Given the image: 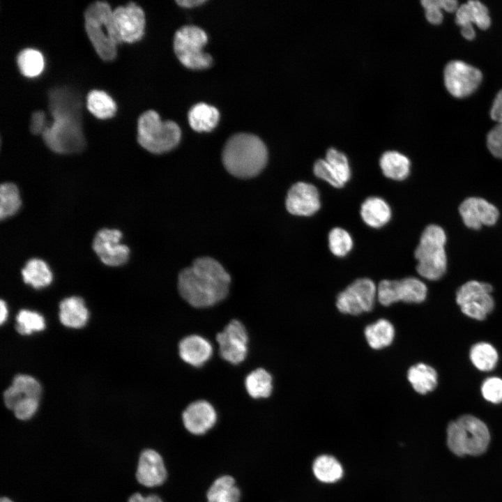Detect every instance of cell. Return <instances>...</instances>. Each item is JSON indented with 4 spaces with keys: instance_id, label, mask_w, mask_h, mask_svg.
<instances>
[{
    "instance_id": "1",
    "label": "cell",
    "mask_w": 502,
    "mask_h": 502,
    "mask_svg": "<svg viewBox=\"0 0 502 502\" xmlns=\"http://www.w3.org/2000/svg\"><path fill=\"white\" fill-rule=\"evenodd\" d=\"M48 102L52 121L42 134L45 144L60 154L82 151L86 142L80 96L68 87H55L48 93Z\"/></svg>"
},
{
    "instance_id": "2",
    "label": "cell",
    "mask_w": 502,
    "mask_h": 502,
    "mask_svg": "<svg viewBox=\"0 0 502 502\" xmlns=\"http://www.w3.org/2000/svg\"><path fill=\"white\" fill-rule=\"evenodd\" d=\"M231 277L213 258H197L183 269L178 277L181 297L191 306L205 308L224 300L229 293Z\"/></svg>"
},
{
    "instance_id": "3",
    "label": "cell",
    "mask_w": 502,
    "mask_h": 502,
    "mask_svg": "<svg viewBox=\"0 0 502 502\" xmlns=\"http://www.w3.org/2000/svg\"><path fill=\"white\" fill-rule=\"evenodd\" d=\"M267 160L268 151L264 143L252 134L234 135L227 141L222 151L225 167L238 178L257 175L265 167Z\"/></svg>"
},
{
    "instance_id": "4",
    "label": "cell",
    "mask_w": 502,
    "mask_h": 502,
    "mask_svg": "<svg viewBox=\"0 0 502 502\" xmlns=\"http://www.w3.org/2000/svg\"><path fill=\"white\" fill-rule=\"evenodd\" d=\"M84 26L98 55L106 61L114 60L117 55V46L122 41L110 6L100 1L90 4L84 12Z\"/></svg>"
},
{
    "instance_id": "5",
    "label": "cell",
    "mask_w": 502,
    "mask_h": 502,
    "mask_svg": "<svg viewBox=\"0 0 502 502\" xmlns=\"http://www.w3.org/2000/svg\"><path fill=\"white\" fill-rule=\"evenodd\" d=\"M446 434L449 450L459 457L480 455L487 450L490 442L487 425L470 414L462 415L449 423Z\"/></svg>"
},
{
    "instance_id": "6",
    "label": "cell",
    "mask_w": 502,
    "mask_h": 502,
    "mask_svg": "<svg viewBox=\"0 0 502 502\" xmlns=\"http://www.w3.org/2000/svg\"><path fill=\"white\" fill-rule=\"evenodd\" d=\"M446 243V233L440 226L430 225L424 229L414 252L420 276L429 280L443 276L447 268Z\"/></svg>"
},
{
    "instance_id": "7",
    "label": "cell",
    "mask_w": 502,
    "mask_h": 502,
    "mask_svg": "<svg viewBox=\"0 0 502 502\" xmlns=\"http://www.w3.org/2000/svg\"><path fill=\"white\" fill-rule=\"evenodd\" d=\"M181 131L172 121H162L154 110L144 112L137 123V141L148 151L160 154L176 147L180 142Z\"/></svg>"
},
{
    "instance_id": "8",
    "label": "cell",
    "mask_w": 502,
    "mask_h": 502,
    "mask_svg": "<svg viewBox=\"0 0 502 502\" xmlns=\"http://www.w3.org/2000/svg\"><path fill=\"white\" fill-rule=\"evenodd\" d=\"M208 40L207 34L200 27L185 25L179 28L174 38V49L181 63L191 69H204L213 61L211 56L203 47Z\"/></svg>"
},
{
    "instance_id": "9",
    "label": "cell",
    "mask_w": 502,
    "mask_h": 502,
    "mask_svg": "<svg viewBox=\"0 0 502 502\" xmlns=\"http://www.w3.org/2000/svg\"><path fill=\"white\" fill-rule=\"evenodd\" d=\"M492 291L491 284L470 280L457 289L456 303L465 315L482 321L485 319L494 308Z\"/></svg>"
},
{
    "instance_id": "10",
    "label": "cell",
    "mask_w": 502,
    "mask_h": 502,
    "mask_svg": "<svg viewBox=\"0 0 502 502\" xmlns=\"http://www.w3.org/2000/svg\"><path fill=\"white\" fill-rule=\"evenodd\" d=\"M427 293L425 283L413 277L400 280H383L377 288L378 299L385 306L399 301L419 303L425 300Z\"/></svg>"
},
{
    "instance_id": "11",
    "label": "cell",
    "mask_w": 502,
    "mask_h": 502,
    "mask_svg": "<svg viewBox=\"0 0 502 502\" xmlns=\"http://www.w3.org/2000/svg\"><path fill=\"white\" fill-rule=\"evenodd\" d=\"M377 294L376 287L369 278H360L340 292L336 301L340 312L358 315L372 310Z\"/></svg>"
},
{
    "instance_id": "12",
    "label": "cell",
    "mask_w": 502,
    "mask_h": 502,
    "mask_svg": "<svg viewBox=\"0 0 502 502\" xmlns=\"http://www.w3.org/2000/svg\"><path fill=\"white\" fill-rule=\"evenodd\" d=\"M219 354L225 361L238 365L248 352V333L244 324L238 319L231 320L215 337Z\"/></svg>"
},
{
    "instance_id": "13",
    "label": "cell",
    "mask_w": 502,
    "mask_h": 502,
    "mask_svg": "<svg viewBox=\"0 0 502 502\" xmlns=\"http://www.w3.org/2000/svg\"><path fill=\"white\" fill-rule=\"evenodd\" d=\"M482 79L481 72L463 61L449 62L444 70V82L448 91L457 98L471 94Z\"/></svg>"
},
{
    "instance_id": "14",
    "label": "cell",
    "mask_w": 502,
    "mask_h": 502,
    "mask_svg": "<svg viewBox=\"0 0 502 502\" xmlns=\"http://www.w3.org/2000/svg\"><path fill=\"white\" fill-rule=\"evenodd\" d=\"M122 233L116 229H102L97 232L93 248L101 261L109 266H119L129 258L128 247L121 243Z\"/></svg>"
},
{
    "instance_id": "15",
    "label": "cell",
    "mask_w": 502,
    "mask_h": 502,
    "mask_svg": "<svg viewBox=\"0 0 502 502\" xmlns=\"http://www.w3.org/2000/svg\"><path fill=\"white\" fill-rule=\"evenodd\" d=\"M113 18L122 43H132L142 38L145 15L139 6L132 2L119 6L113 10Z\"/></svg>"
},
{
    "instance_id": "16",
    "label": "cell",
    "mask_w": 502,
    "mask_h": 502,
    "mask_svg": "<svg viewBox=\"0 0 502 502\" xmlns=\"http://www.w3.org/2000/svg\"><path fill=\"white\" fill-rule=\"evenodd\" d=\"M459 212L464 225L473 229L494 225L499 217V211L494 205L476 197L464 199L459 205Z\"/></svg>"
},
{
    "instance_id": "17",
    "label": "cell",
    "mask_w": 502,
    "mask_h": 502,
    "mask_svg": "<svg viewBox=\"0 0 502 502\" xmlns=\"http://www.w3.org/2000/svg\"><path fill=\"white\" fill-rule=\"evenodd\" d=\"M288 212L298 216H310L321 206L319 193L312 184L305 182L294 183L289 190L286 198Z\"/></svg>"
},
{
    "instance_id": "18",
    "label": "cell",
    "mask_w": 502,
    "mask_h": 502,
    "mask_svg": "<svg viewBox=\"0 0 502 502\" xmlns=\"http://www.w3.org/2000/svg\"><path fill=\"white\" fill-rule=\"evenodd\" d=\"M185 429L194 435H203L212 429L218 419L217 412L209 402L199 400L188 404L181 415Z\"/></svg>"
},
{
    "instance_id": "19",
    "label": "cell",
    "mask_w": 502,
    "mask_h": 502,
    "mask_svg": "<svg viewBox=\"0 0 502 502\" xmlns=\"http://www.w3.org/2000/svg\"><path fill=\"white\" fill-rule=\"evenodd\" d=\"M136 477L138 482L149 487L162 485L167 471L162 456L153 449L143 450L139 456Z\"/></svg>"
},
{
    "instance_id": "20",
    "label": "cell",
    "mask_w": 502,
    "mask_h": 502,
    "mask_svg": "<svg viewBox=\"0 0 502 502\" xmlns=\"http://www.w3.org/2000/svg\"><path fill=\"white\" fill-rule=\"evenodd\" d=\"M178 354L185 363L199 367L212 357L213 349L211 343L199 335H189L178 342Z\"/></svg>"
},
{
    "instance_id": "21",
    "label": "cell",
    "mask_w": 502,
    "mask_h": 502,
    "mask_svg": "<svg viewBox=\"0 0 502 502\" xmlns=\"http://www.w3.org/2000/svg\"><path fill=\"white\" fill-rule=\"evenodd\" d=\"M59 319L66 326L73 328L83 327L89 319V312L84 300L77 296L63 299L59 305Z\"/></svg>"
},
{
    "instance_id": "22",
    "label": "cell",
    "mask_w": 502,
    "mask_h": 502,
    "mask_svg": "<svg viewBox=\"0 0 502 502\" xmlns=\"http://www.w3.org/2000/svg\"><path fill=\"white\" fill-rule=\"evenodd\" d=\"M360 215L368 226L379 228L390 220L391 210L389 205L383 199L378 197H370L362 204Z\"/></svg>"
},
{
    "instance_id": "23",
    "label": "cell",
    "mask_w": 502,
    "mask_h": 502,
    "mask_svg": "<svg viewBox=\"0 0 502 502\" xmlns=\"http://www.w3.org/2000/svg\"><path fill=\"white\" fill-rule=\"evenodd\" d=\"M455 21L462 27L474 22L482 29L489 28L491 22L487 7L478 1H469L459 7Z\"/></svg>"
},
{
    "instance_id": "24",
    "label": "cell",
    "mask_w": 502,
    "mask_h": 502,
    "mask_svg": "<svg viewBox=\"0 0 502 502\" xmlns=\"http://www.w3.org/2000/svg\"><path fill=\"white\" fill-rule=\"evenodd\" d=\"M220 113L217 108L204 102L193 105L188 112L191 128L197 132H208L218 124Z\"/></svg>"
},
{
    "instance_id": "25",
    "label": "cell",
    "mask_w": 502,
    "mask_h": 502,
    "mask_svg": "<svg viewBox=\"0 0 502 502\" xmlns=\"http://www.w3.org/2000/svg\"><path fill=\"white\" fill-rule=\"evenodd\" d=\"M241 491L234 478L224 475L215 479L206 493L207 502H239Z\"/></svg>"
},
{
    "instance_id": "26",
    "label": "cell",
    "mask_w": 502,
    "mask_h": 502,
    "mask_svg": "<svg viewBox=\"0 0 502 502\" xmlns=\"http://www.w3.org/2000/svg\"><path fill=\"white\" fill-rule=\"evenodd\" d=\"M379 164L383 175L393 180L402 181L407 178L410 172V160L397 151L385 152L381 157Z\"/></svg>"
},
{
    "instance_id": "27",
    "label": "cell",
    "mask_w": 502,
    "mask_h": 502,
    "mask_svg": "<svg viewBox=\"0 0 502 502\" xmlns=\"http://www.w3.org/2000/svg\"><path fill=\"white\" fill-rule=\"evenodd\" d=\"M407 378L413 389L421 395L432 391L437 386L436 371L425 363H418L411 367Z\"/></svg>"
},
{
    "instance_id": "28",
    "label": "cell",
    "mask_w": 502,
    "mask_h": 502,
    "mask_svg": "<svg viewBox=\"0 0 502 502\" xmlns=\"http://www.w3.org/2000/svg\"><path fill=\"white\" fill-rule=\"evenodd\" d=\"M24 282L35 289H41L50 284L52 273L47 264L38 258L29 259L22 269Z\"/></svg>"
},
{
    "instance_id": "29",
    "label": "cell",
    "mask_w": 502,
    "mask_h": 502,
    "mask_svg": "<svg viewBox=\"0 0 502 502\" xmlns=\"http://www.w3.org/2000/svg\"><path fill=\"white\" fill-rule=\"evenodd\" d=\"M244 385L252 398H268L273 391V377L267 370L259 367L245 376Z\"/></svg>"
},
{
    "instance_id": "30",
    "label": "cell",
    "mask_w": 502,
    "mask_h": 502,
    "mask_svg": "<svg viewBox=\"0 0 502 502\" xmlns=\"http://www.w3.org/2000/svg\"><path fill=\"white\" fill-rule=\"evenodd\" d=\"M394 335L393 326L384 319L367 326L365 329L366 340L369 345L374 349H380L390 345Z\"/></svg>"
},
{
    "instance_id": "31",
    "label": "cell",
    "mask_w": 502,
    "mask_h": 502,
    "mask_svg": "<svg viewBox=\"0 0 502 502\" xmlns=\"http://www.w3.org/2000/svg\"><path fill=\"white\" fill-rule=\"evenodd\" d=\"M86 107L96 118L107 119L114 116L116 105L106 92L100 90L91 91L86 97Z\"/></svg>"
},
{
    "instance_id": "32",
    "label": "cell",
    "mask_w": 502,
    "mask_h": 502,
    "mask_svg": "<svg viewBox=\"0 0 502 502\" xmlns=\"http://www.w3.org/2000/svg\"><path fill=\"white\" fill-rule=\"evenodd\" d=\"M315 477L321 482L333 483L343 475L340 463L333 456L322 455L316 458L312 466Z\"/></svg>"
},
{
    "instance_id": "33",
    "label": "cell",
    "mask_w": 502,
    "mask_h": 502,
    "mask_svg": "<svg viewBox=\"0 0 502 502\" xmlns=\"http://www.w3.org/2000/svg\"><path fill=\"white\" fill-rule=\"evenodd\" d=\"M469 357L471 363L478 370L487 372L495 367L499 355L496 349L492 344L480 342L472 346Z\"/></svg>"
},
{
    "instance_id": "34",
    "label": "cell",
    "mask_w": 502,
    "mask_h": 502,
    "mask_svg": "<svg viewBox=\"0 0 502 502\" xmlns=\"http://www.w3.org/2000/svg\"><path fill=\"white\" fill-rule=\"evenodd\" d=\"M17 63L20 73L26 77L40 75L44 70L45 60L43 54L35 49L27 48L17 55Z\"/></svg>"
},
{
    "instance_id": "35",
    "label": "cell",
    "mask_w": 502,
    "mask_h": 502,
    "mask_svg": "<svg viewBox=\"0 0 502 502\" xmlns=\"http://www.w3.org/2000/svg\"><path fill=\"white\" fill-rule=\"evenodd\" d=\"M22 205L19 190L13 183H4L0 188V218L1 220L16 214Z\"/></svg>"
},
{
    "instance_id": "36",
    "label": "cell",
    "mask_w": 502,
    "mask_h": 502,
    "mask_svg": "<svg viewBox=\"0 0 502 502\" xmlns=\"http://www.w3.org/2000/svg\"><path fill=\"white\" fill-rule=\"evenodd\" d=\"M16 330L22 335H29L34 331H40L45 328L43 317L37 312L22 310L16 317Z\"/></svg>"
},
{
    "instance_id": "37",
    "label": "cell",
    "mask_w": 502,
    "mask_h": 502,
    "mask_svg": "<svg viewBox=\"0 0 502 502\" xmlns=\"http://www.w3.org/2000/svg\"><path fill=\"white\" fill-rule=\"evenodd\" d=\"M328 244L331 252L337 257H344L351 250L353 241L344 229L335 227L328 234Z\"/></svg>"
},
{
    "instance_id": "38",
    "label": "cell",
    "mask_w": 502,
    "mask_h": 502,
    "mask_svg": "<svg viewBox=\"0 0 502 502\" xmlns=\"http://www.w3.org/2000/svg\"><path fill=\"white\" fill-rule=\"evenodd\" d=\"M326 160L331 167L339 180L344 184L351 177V170L346 155L335 149H329Z\"/></svg>"
},
{
    "instance_id": "39",
    "label": "cell",
    "mask_w": 502,
    "mask_h": 502,
    "mask_svg": "<svg viewBox=\"0 0 502 502\" xmlns=\"http://www.w3.org/2000/svg\"><path fill=\"white\" fill-rule=\"evenodd\" d=\"M21 393L27 397H33L39 399L41 394V386L38 381L33 377L26 375H17L13 381V384Z\"/></svg>"
},
{
    "instance_id": "40",
    "label": "cell",
    "mask_w": 502,
    "mask_h": 502,
    "mask_svg": "<svg viewBox=\"0 0 502 502\" xmlns=\"http://www.w3.org/2000/svg\"><path fill=\"white\" fill-rule=\"evenodd\" d=\"M482 397L493 404L502 402V379L496 376L487 378L481 386Z\"/></svg>"
},
{
    "instance_id": "41",
    "label": "cell",
    "mask_w": 502,
    "mask_h": 502,
    "mask_svg": "<svg viewBox=\"0 0 502 502\" xmlns=\"http://www.w3.org/2000/svg\"><path fill=\"white\" fill-rule=\"evenodd\" d=\"M313 171L317 177L321 178L335 188L344 186L326 160L319 159L314 164Z\"/></svg>"
},
{
    "instance_id": "42",
    "label": "cell",
    "mask_w": 502,
    "mask_h": 502,
    "mask_svg": "<svg viewBox=\"0 0 502 502\" xmlns=\"http://www.w3.org/2000/svg\"><path fill=\"white\" fill-rule=\"evenodd\" d=\"M39 399L33 397L23 398L14 408L15 416L20 420H27L36 413Z\"/></svg>"
},
{
    "instance_id": "43",
    "label": "cell",
    "mask_w": 502,
    "mask_h": 502,
    "mask_svg": "<svg viewBox=\"0 0 502 502\" xmlns=\"http://www.w3.org/2000/svg\"><path fill=\"white\" fill-rule=\"evenodd\" d=\"M487 145L494 157L502 160V123L495 126L488 133Z\"/></svg>"
},
{
    "instance_id": "44",
    "label": "cell",
    "mask_w": 502,
    "mask_h": 502,
    "mask_svg": "<svg viewBox=\"0 0 502 502\" xmlns=\"http://www.w3.org/2000/svg\"><path fill=\"white\" fill-rule=\"evenodd\" d=\"M421 3L426 9L427 20L434 24H440L443 20L440 10L443 8V0H423Z\"/></svg>"
},
{
    "instance_id": "45",
    "label": "cell",
    "mask_w": 502,
    "mask_h": 502,
    "mask_svg": "<svg viewBox=\"0 0 502 502\" xmlns=\"http://www.w3.org/2000/svg\"><path fill=\"white\" fill-rule=\"evenodd\" d=\"M47 126L45 114L43 111L34 112L31 118L30 130L33 134H43Z\"/></svg>"
},
{
    "instance_id": "46",
    "label": "cell",
    "mask_w": 502,
    "mask_h": 502,
    "mask_svg": "<svg viewBox=\"0 0 502 502\" xmlns=\"http://www.w3.org/2000/svg\"><path fill=\"white\" fill-rule=\"evenodd\" d=\"M24 397L20 390L15 387L11 386L7 388L3 393V401L6 406L13 410L16 405Z\"/></svg>"
},
{
    "instance_id": "47",
    "label": "cell",
    "mask_w": 502,
    "mask_h": 502,
    "mask_svg": "<svg viewBox=\"0 0 502 502\" xmlns=\"http://www.w3.org/2000/svg\"><path fill=\"white\" fill-rule=\"evenodd\" d=\"M490 114L492 119L502 123V90L496 95Z\"/></svg>"
},
{
    "instance_id": "48",
    "label": "cell",
    "mask_w": 502,
    "mask_h": 502,
    "mask_svg": "<svg viewBox=\"0 0 502 502\" xmlns=\"http://www.w3.org/2000/svg\"><path fill=\"white\" fill-rule=\"evenodd\" d=\"M461 33L462 36L468 40H472L475 37V31L472 25L462 27Z\"/></svg>"
},
{
    "instance_id": "49",
    "label": "cell",
    "mask_w": 502,
    "mask_h": 502,
    "mask_svg": "<svg viewBox=\"0 0 502 502\" xmlns=\"http://www.w3.org/2000/svg\"><path fill=\"white\" fill-rule=\"evenodd\" d=\"M176 2L179 6L190 8V7L199 6V5L204 3L205 1L204 0H182V1H176Z\"/></svg>"
},
{
    "instance_id": "50",
    "label": "cell",
    "mask_w": 502,
    "mask_h": 502,
    "mask_svg": "<svg viewBox=\"0 0 502 502\" xmlns=\"http://www.w3.org/2000/svg\"><path fill=\"white\" fill-rule=\"evenodd\" d=\"M0 308H1V315H0V321L2 324L6 319L7 315H8V310L6 307V303L3 301H1L0 303Z\"/></svg>"
},
{
    "instance_id": "51",
    "label": "cell",
    "mask_w": 502,
    "mask_h": 502,
    "mask_svg": "<svg viewBox=\"0 0 502 502\" xmlns=\"http://www.w3.org/2000/svg\"><path fill=\"white\" fill-rule=\"evenodd\" d=\"M128 502H145V497L139 493H135L130 497Z\"/></svg>"
},
{
    "instance_id": "52",
    "label": "cell",
    "mask_w": 502,
    "mask_h": 502,
    "mask_svg": "<svg viewBox=\"0 0 502 502\" xmlns=\"http://www.w3.org/2000/svg\"><path fill=\"white\" fill-rule=\"evenodd\" d=\"M145 502H163L162 499L155 494H151L145 497Z\"/></svg>"
},
{
    "instance_id": "53",
    "label": "cell",
    "mask_w": 502,
    "mask_h": 502,
    "mask_svg": "<svg viewBox=\"0 0 502 502\" xmlns=\"http://www.w3.org/2000/svg\"><path fill=\"white\" fill-rule=\"evenodd\" d=\"M1 502H13V501L7 497H2L1 499Z\"/></svg>"
}]
</instances>
